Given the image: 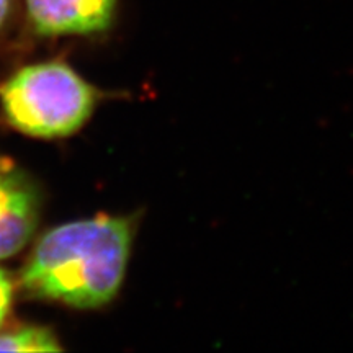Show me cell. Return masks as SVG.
I'll return each instance as SVG.
<instances>
[{
    "mask_svg": "<svg viewBox=\"0 0 353 353\" xmlns=\"http://www.w3.org/2000/svg\"><path fill=\"white\" fill-rule=\"evenodd\" d=\"M10 6L12 0H0V28L7 21L8 15H10Z\"/></svg>",
    "mask_w": 353,
    "mask_h": 353,
    "instance_id": "cell-7",
    "label": "cell"
},
{
    "mask_svg": "<svg viewBox=\"0 0 353 353\" xmlns=\"http://www.w3.org/2000/svg\"><path fill=\"white\" fill-rule=\"evenodd\" d=\"M26 7L39 34H90L112 25L117 0H26Z\"/></svg>",
    "mask_w": 353,
    "mask_h": 353,
    "instance_id": "cell-4",
    "label": "cell"
},
{
    "mask_svg": "<svg viewBox=\"0 0 353 353\" xmlns=\"http://www.w3.org/2000/svg\"><path fill=\"white\" fill-rule=\"evenodd\" d=\"M39 195L23 172L0 157V259L23 249L34 234Z\"/></svg>",
    "mask_w": 353,
    "mask_h": 353,
    "instance_id": "cell-3",
    "label": "cell"
},
{
    "mask_svg": "<svg viewBox=\"0 0 353 353\" xmlns=\"http://www.w3.org/2000/svg\"><path fill=\"white\" fill-rule=\"evenodd\" d=\"M63 347L51 330L25 327L17 332L0 335V352H61Z\"/></svg>",
    "mask_w": 353,
    "mask_h": 353,
    "instance_id": "cell-5",
    "label": "cell"
},
{
    "mask_svg": "<svg viewBox=\"0 0 353 353\" xmlns=\"http://www.w3.org/2000/svg\"><path fill=\"white\" fill-rule=\"evenodd\" d=\"M12 294H13V286H12L10 278H8L7 273L0 268V325L3 324L8 311H10Z\"/></svg>",
    "mask_w": 353,
    "mask_h": 353,
    "instance_id": "cell-6",
    "label": "cell"
},
{
    "mask_svg": "<svg viewBox=\"0 0 353 353\" xmlns=\"http://www.w3.org/2000/svg\"><path fill=\"white\" fill-rule=\"evenodd\" d=\"M130 218L76 221L46 232L21 270L20 286L33 298L72 307H100L117 296L132 244Z\"/></svg>",
    "mask_w": 353,
    "mask_h": 353,
    "instance_id": "cell-1",
    "label": "cell"
},
{
    "mask_svg": "<svg viewBox=\"0 0 353 353\" xmlns=\"http://www.w3.org/2000/svg\"><path fill=\"white\" fill-rule=\"evenodd\" d=\"M8 123L37 138H63L88 120L95 94L69 65L34 64L19 70L0 88Z\"/></svg>",
    "mask_w": 353,
    "mask_h": 353,
    "instance_id": "cell-2",
    "label": "cell"
}]
</instances>
